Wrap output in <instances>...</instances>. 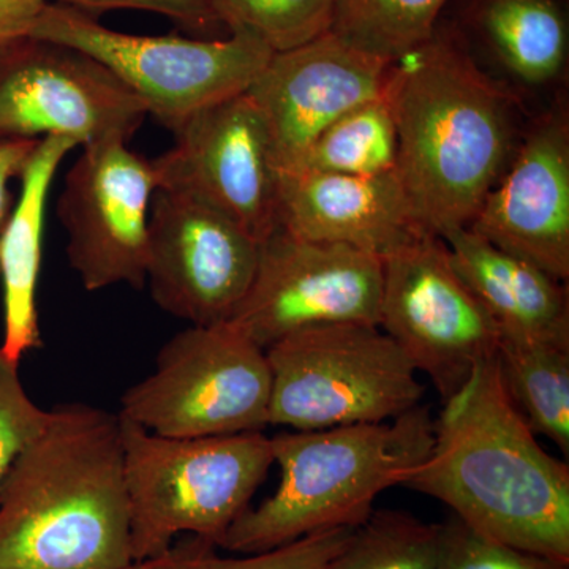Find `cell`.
Masks as SVG:
<instances>
[{"label": "cell", "mask_w": 569, "mask_h": 569, "mask_svg": "<svg viewBox=\"0 0 569 569\" xmlns=\"http://www.w3.org/2000/svg\"><path fill=\"white\" fill-rule=\"evenodd\" d=\"M385 96L396 123V174L418 222L436 236L467 228L511 156V99L459 33L440 26L392 63Z\"/></svg>", "instance_id": "obj_1"}, {"label": "cell", "mask_w": 569, "mask_h": 569, "mask_svg": "<svg viewBox=\"0 0 569 569\" xmlns=\"http://www.w3.org/2000/svg\"><path fill=\"white\" fill-rule=\"evenodd\" d=\"M402 486L498 541L569 561L568 463L538 443L512 406L496 356L445 402L430 455Z\"/></svg>", "instance_id": "obj_2"}, {"label": "cell", "mask_w": 569, "mask_h": 569, "mask_svg": "<svg viewBox=\"0 0 569 569\" xmlns=\"http://www.w3.org/2000/svg\"><path fill=\"white\" fill-rule=\"evenodd\" d=\"M132 565L121 418L56 406L0 490V569Z\"/></svg>", "instance_id": "obj_3"}, {"label": "cell", "mask_w": 569, "mask_h": 569, "mask_svg": "<svg viewBox=\"0 0 569 569\" xmlns=\"http://www.w3.org/2000/svg\"><path fill=\"white\" fill-rule=\"evenodd\" d=\"M433 445V418L418 406L376 425L284 430L271 438L276 492L247 508L217 548L260 553L335 529H355L383 490L402 486Z\"/></svg>", "instance_id": "obj_4"}, {"label": "cell", "mask_w": 569, "mask_h": 569, "mask_svg": "<svg viewBox=\"0 0 569 569\" xmlns=\"http://www.w3.org/2000/svg\"><path fill=\"white\" fill-rule=\"evenodd\" d=\"M121 436L133 563L162 556L179 535L217 548L274 466L263 432L163 437L121 418Z\"/></svg>", "instance_id": "obj_5"}, {"label": "cell", "mask_w": 569, "mask_h": 569, "mask_svg": "<svg viewBox=\"0 0 569 569\" xmlns=\"http://www.w3.org/2000/svg\"><path fill=\"white\" fill-rule=\"evenodd\" d=\"M269 426L288 430L376 425L421 406L425 385L378 326L302 329L266 348Z\"/></svg>", "instance_id": "obj_6"}, {"label": "cell", "mask_w": 569, "mask_h": 569, "mask_svg": "<svg viewBox=\"0 0 569 569\" xmlns=\"http://www.w3.org/2000/svg\"><path fill=\"white\" fill-rule=\"evenodd\" d=\"M31 37L91 56L171 132L194 112L246 92L274 54L246 33L200 40L112 31L92 14L56 2L44 7Z\"/></svg>", "instance_id": "obj_7"}, {"label": "cell", "mask_w": 569, "mask_h": 569, "mask_svg": "<svg viewBox=\"0 0 569 569\" xmlns=\"http://www.w3.org/2000/svg\"><path fill=\"white\" fill-rule=\"evenodd\" d=\"M271 372L263 348L230 321L171 337L151 376L127 389L119 417L174 438L263 432Z\"/></svg>", "instance_id": "obj_8"}, {"label": "cell", "mask_w": 569, "mask_h": 569, "mask_svg": "<svg viewBox=\"0 0 569 569\" xmlns=\"http://www.w3.org/2000/svg\"><path fill=\"white\" fill-rule=\"evenodd\" d=\"M378 328L426 373L447 402L481 362L497 355L500 331L463 282L443 239L425 234L383 258Z\"/></svg>", "instance_id": "obj_9"}, {"label": "cell", "mask_w": 569, "mask_h": 569, "mask_svg": "<svg viewBox=\"0 0 569 569\" xmlns=\"http://www.w3.org/2000/svg\"><path fill=\"white\" fill-rule=\"evenodd\" d=\"M381 287L377 254L277 228L261 242L253 282L228 321L263 350L316 326H378Z\"/></svg>", "instance_id": "obj_10"}, {"label": "cell", "mask_w": 569, "mask_h": 569, "mask_svg": "<svg viewBox=\"0 0 569 569\" xmlns=\"http://www.w3.org/2000/svg\"><path fill=\"white\" fill-rule=\"evenodd\" d=\"M148 114L137 93L74 48L31 37L0 58V138L129 142Z\"/></svg>", "instance_id": "obj_11"}, {"label": "cell", "mask_w": 569, "mask_h": 569, "mask_svg": "<svg viewBox=\"0 0 569 569\" xmlns=\"http://www.w3.org/2000/svg\"><path fill=\"white\" fill-rule=\"evenodd\" d=\"M159 189L152 160L126 141L82 148L58 198L67 258L88 291L146 284L149 212Z\"/></svg>", "instance_id": "obj_12"}, {"label": "cell", "mask_w": 569, "mask_h": 569, "mask_svg": "<svg viewBox=\"0 0 569 569\" xmlns=\"http://www.w3.org/2000/svg\"><path fill=\"white\" fill-rule=\"evenodd\" d=\"M260 244L204 201L157 189L146 268L153 302L193 326L224 323L253 282Z\"/></svg>", "instance_id": "obj_13"}, {"label": "cell", "mask_w": 569, "mask_h": 569, "mask_svg": "<svg viewBox=\"0 0 569 569\" xmlns=\"http://www.w3.org/2000/svg\"><path fill=\"white\" fill-rule=\"evenodd\" d=\"M173 133V148L152 160L159 189L219 209L258 242L274 233L282 176L249 93L194 112Z\"/></svg>", "instance_id": "obj_14"}, {"label": "cell", "mask_w": 569, "mask_h": 569, "mask_svg": "<svg viewBox=\"0 0 569 569\" xmlns=\"http://www.w3.org/2000/svg\"><path fill=\"white\" fill-rule=\"evenodd\" d=\"M391 66L331 32L274 52L246 92L263 118L280 176L298 170L336 119L383 96Z\"/></svg>", "instance_id": "obj_15"}, {"label": "cell", "mask_w": 569, "mask_h": 569, "mask_svg": "<svg viewBox=\"0 0 569 569\" xmlns=\"http://www.w3.org/2000/svg\"><path fill=\"white\" fill-rule=\"evenodd\" d=\"M467 228L542 272L569 279V122L539 119Z\"/></svg>", "instance_id": "obj_16"}, {"label": "cell", "mask_w": 569, "mask_h": 569, "mask_svg": "<svg viewBox=\"0 0 569 569\" xmlns=\"http://www.w3.org/2000/svg\"><path fill=\"white\" fill-rule=\"evenodd\" d=\"M279 228L381 260L427 233L396 173L347 176L298 171L280 178Z\"/></svg>", "instance_id": "obj_17"}, {"label": "cell", "mask_w": 569, "mask_h": 569, "mask_svg": "<svg viewBox=\"0 0 569 569\" xmlns=\"http://www.w3.org/2000/svg\"><path fill=\"white\" fill-rule=\"evenodd\" d=\"M458 274L496 321L500 339L569 348V306L563 282L473 233L440 236Z\"/></svg>", "instance_id": "obj_18"}, {"label": "cell", "mask_w": 569, "mask_h": 569, "mask_svg": "<svg viewBox=\"0 0 569 569\" xmlns=\"http://www.w3.org/2000/svg\"><path fill=\"white\" fill-rule=\"evenodd\" d=\"M78 148L69 138H41L24 173L21 192L2 238L0 279L3 288V340L0 353L20 366L29 351L43 346L37 288L43 260V230L48 194L67 153Z\"/></svg>", "instance_id": "obj_19"}, {"label": "cell", "mask_w": 569, "mask_h": 569, "mask_svg": "<svg viewBox=\"0 0 569 569\" xmlns=\"http://www.w3.org/2000/svg\"><path fill=\"white\" fill-rule=\"evenodd\" d=\"M468 24L486 50L526 84H549L568 61V17L559 0H473Z\"/></svg>", "instance_id": "obj_20"}, {"label": "cell", "mask_w": 569, "mask_h": 569, "mask_svg": "<svg viewBox=\"0 0 569 569\" xmlns=\"http://www.w3.org/2000/svg\"><path fill=\"white\" fill-rule=\"evenodd\" d=\"M505 391L535 436L569 456V348L500 339L496 355Z\"/></svg>", "instance_id": "obj_21"}, {"label": "cell", "mask_w": 569, "mask_h": 569, "mask_svg": "<svg viewBox=\"0 0 569 569\" xmlns=\"http://www.w3.org/2000/svg\"><path fill=\"white\" fill-rule=\"evenodd\" d=\"M396 123L383 93L326 127L295 173L380 176L396 173Z\"/></svg>", "instance_id": "obj_22"}, {"label": "cell", "mask_w": 569, "mask_h": 569, "mask_svg": "<svg viewBox=\"0 0 569 569\" xmlns=\"http://www.w3.org/2000/svg\"><path fill=\"white\" fill-rule=\"evenodd\" d=\"M449 0H332L329 32L389 63L436 33Z\"/></svg>", "instance_id": "obj_23"}, {"label": "cell", "mask_w": 569, "mask_h": 569, "mask_svg": "<svg viewBox=\"0 0 569 569\" xmlns=\"http://www.w3.org/2000/svg\"><path fill=\"white\" fill-rule=\"evenodd\" d=\"M437 559L438 523L381 509L351 530L323 569H436Z\"/></svg>", "instance_id": "obj_24"}, {"label": "cell", "mask_w": 569, "mask_h": 569, "mask_svg": "<svg viewBox=\"0 0 569 569\" xmlns=\"http://www.w3.org/2000/svg\"><path fill=\"white\" fill-rule=\"evenodd\" d=\"M230 33H246L272 52L293 50L329 32L332 0H209Z\"/></svg>", "instance_id": "obj_25"}, {"label": "cell", "mask_w": 569, "mask_h": 569, "mask_svg": "<svg viewBox=\"0 0 569 569\" xmlns=\"http://www.w3.org/2000/svg\"><path fill=\"white\" fill-rule=\"evenodd\" d=\"M353 529L318 531L260 553L242 557H220L216 546L203 539L173 545L162 556L133 563L127 569H323L342 549Z\"/></svg>", "instance_id": "obj_26"}, {"label": "cell", "mask_w": 569, "mask_h": 569, "mask_svg": "<svg viewBox=\"0 0 569 569\" xmlns=\"http://www.w3.org/2000/svg\"><path fill=\"white\" fill-rule=\"evenodd\" d=\"M436 569H569V561L515 548L452 515L438 523Z\"/></svg>", "instance_id": "obj_27"}, {"label": "cell", "mask_w": 569, "mask_h": 569, "mask_svg": "<svg viewBox=\"0 0 569 569\" xmlns=\"http://www.w3.org/2000/svg\"><path fill=\"white\" fill-rule=\"evenodd\" d=\"M18 367L0 353V490L11 467L50 419V410L37 406L22 387Z\"/></svg>", "instance_id": "obj_28"}, {"label": "cell", "mask_w": 569, "mask_h": 569, "mask_svg": "<svg viewBox=\"0 0 569 569\" xmlns=\"http://www.w3.org/2000/svg\"><path fill=\"white\" fill-rule=\"evenodd\" d=\"M92 14L108 10H141L163 14L187 31L209 33L222 28L209 0H54Z\"/></svg>", "instance_id": "obj_29"}, {"label": "cell", "mask_w": 569, "mask_h": 569, "mask_svg": "<svg viewBox=\"0 0 569 569\" xmlns=\"http://www.w3.org/2000/svg\"><path fill=\"white\" fill-rule=\"evenodd\" d=\"M39 141L0 138V238L17 203L10 183L14 179H21Z\"/></svg>", "instance_id": "obj_30"}, {"label": "cell", "mask_w": 569, "mask_h": 569, "mask_svg": "<svg viewBox=\"0 0 569 569\" xmlns=\"http://www.w3.org/2000/svg\"><path fill=\"white\" fill-rule=\"evenodd\" d=\"M48 3L50 0H0V58L21 41L31 39Z\"/></svg>", "instance_id": "obj_31"}]
</instances>
